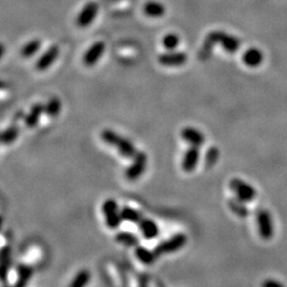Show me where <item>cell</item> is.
Instances as JSON below:
<instances>
[{
  "label": "cell",
  "mask_w": 287,
  "mask_h": 287,
  "mask_svg": "<svg viewBox=\"0 0 287 287\" xmlns=\"http://www.w3.org/2000/svg\"><path fill=\"white\" fill-rule=\"evenodd\" d=\"M101 138L102 141L110 145L116 147L118 152L124 158L128 159H133L136 155V148L134 144H133L131 141H129L128 138L123 137L120 134H117L116 132L112 131L110 129H106L101 132Z\"/></svg>",
  "instance_id": "6da1fadb"
},
{
  "label": "cell",
  "mask_w": 287,
  "mask_h": 287,
  "mask_svg": "<svg viewBox=\"0 0 287 287\" xmlns=\"http://www.w3.org/2000/svg\"><path fill=\"white\" fill-rule=\"evenodd\" d=\"M187 242V237L183 233L173 235L170 239L161 242L155 249L158 256L163 254H169L177 252L181 248H183Z\"/></svg>",
  "instance_id": "7a4b0ae2"
},
{
  "label": "cell",
  "mask_w": 287,
  "mask_h": 287,
  "mask_svg": "<svg viewBox=\"0 0 287 287\" xmlns=\"http://www.w3.org/2000/svg\"><path fill=\"white\" fill-rule=\"evenodd\" d=\"M102 212L106 218L107 226L110 229H116L120 227L122 222L121 211L118 209V205L114 199H108L103 202Z\"/></svg>",
  "instance_id": "3957f363"
},
{
  "label": "cell",
  "mask_w": 287,
  "mask_h": 287,
  "mask_svg": "<svg viewBox=\"0 0 287 287\" xmlns=\"http://www.w3.org/2000/svg\"><path fill=\"white\" fill-rule=\"evenodd\" d=\"M230 187L232 190L237 198L241 199L244 202L252 201L256 197V191L255 188L248 184L247 182H245L241 179H232L230 181Z\"/></svg>",
  "instance_id": "277c9868"
},
{
  "label": "cell",
  "mask_w": 287,
  "mask_h": 287,
  "mask_svg": "<svg viewBox=\"0 0 287 287\" xmlns=\"http://www.w3.org/2000/svg\"><path fill=\"white\" fill-rule=\"evenodd\" d=\"M256 223L258 233L263 240H270L274 236V223L271 215L266 209H258L256 212Z\"/></svg>",
  "instance_id": "5b68a950"
},
{
  "label": "cell",
  "mask_w": 287,
  "mask_h": 287,
  "mask_svg": "<svg viewBox=\"0 0 287 287\" xmlns=\"http://www.w3.org/2000/svg\"><path fill=\"white\" fill-rule=\"evenodd\" d=\"M147 155L143 151L136 152V155L133 157V162L125 170V177L130 181H135L143 176L147 166Z\"/></svg>",
  "instance_id": "8992f818"
},
{
  "label": "cell",
  "mask_w": 287,
  "mask_h": 287,
  "mask_svg": "<svg viewBox=\"0 0 287 287\" xmlns=\"http://www.w3.org/2000/svg\"><path fill=\"white\" fill-rule=\"evenodd\" d=\"M212 39L215 41V43H220L222 48L229 53H234L239 50L241 47V41L236 37L231 36L222 31H212L208 33Z\"/></svg>",
  "instance_id": "52a82bcc"
},
{
  "label": "cell",
  "mask_w": 287,
  "mask_h": 287,
  "mask_svg": "<svg viewBox=\"0 0 287 287\" xmlns=\"http://www.w3.org/2000/svg\"><path fill=\"white\" fill-rule=\"evenodd\" d=\"M98 11H99V6L94 1L88 2L85 6L81 10L78 17H77V26L80 28H86L89 25H92L94 19L96 18Z\"/></svg>",
  "instance_id": "ba28073f"
},
{
  "label": "cell",
  "mask_w": 287,
  "mask_h": 287,
  "mask_svg": "<svg viewBox=\"0 0 287 287\" xmlns=\"http://www.w3.org/2000/svg\"><path fill=\"white\" fill-rule=\"evenodd\" d=\"M60 55V48L57 45L51 46L41 55L36 63V69L39 72H44L51 67L53 63L58 60Z\"/></svg>",
  "instance_id": "9c48e42d"
},
{
  "label": "cell",
  "mask_w": 287,
  "mask_h": 287,
  "mask_svg": "<svg viewBox=\"0 0 287 287\" xmlns=\"http://www.w3.org/2000/svg\"><path fill=\"white\" fill-rule=\"evenodd\" d=\"M187 61V54L185 52H174L170 51L167 53H162L159 57L160 64L163 66L178 67L184 65Z\"/></svg>",
  "instance_id": "30bf717a"
},
{
  "label": "cell",
  "mask_w": 287,
  "mask_h": 287,
  "mask_svg": "<svg viewBox=\"0 0 287 287\" xmlns=\"http://www.w3.org/2000/svg\"><path fill=\"white\" fill-rule=\"evenodd\" d=\"M106 50V44L103 41H97L88 48V50L85 52L83 57V62L86 66H94L96 63L99 61L102 57V54Z\"/></svg>",
  "instance_id": "8fae6325"
},
{
  "label": "cell",
  "mask_w": 287,
  "mask_h": 287,
  "mask_svg": "<svg viewBox=\"0 0 287 287\" xmlns=\"http://www.w3.org/2000/svg\"><path fill=\"white\" fill-rule=\"evenodd\" d=\"M199 149L198 147L191 146L185 152V155L182 160V169L185 172H192L195 170L196 166L198 164L199 161Z\"/></svg>",
  "instance_id": "7c38bea8"
},
{
  "label": "cell",
  "mask_w": 287,
  "mask_h": 287,
  "mask_svg": "<svg viewBox=\"0 0 287 287\" xmlns=\"http://www.w3.org/2000/svg\"><path fill=\"white\" fill-rule=\"evenodd\" d=\"M181 136L187 144H190L191 146H194V147H198V148L204 145L205 142V135L202 134L199 130L191 128V127H187L182 130Z\"/></svg>",
  "instance_id": "4fadbf2b"
},
{
  "label": "cell",
  "mask_w": 287,
  "mask_h": 287,
  "mask_svg": "<svg viewBox=\"0 0 287 287\" xmlns=\"http://www.w3.org/2000/svg\"><path fill=\"white\" fill-rule=\"evenodd\" d=\"M44 112H45V106L43 103L33 104L32 108L30 109V112L25 117L26 127L29 129L36 128L39 123L41 116L43 115Z\"/></svg>",
  "instance_id": "5bb4252c"
},
{
  "label": "cell",
  "mask_w": 287,
  "mask_h": 287,
  "mask_svg": "<svg viewBox=\"0 0 287 287\" xmlns=\"http://www.w3.org/2000/svg\"><path fill=\"white\" fill-rule=\"evenodd\" d=\"M264 61V54L262 50L257 48H250L243 54V62L249 67L260 66Z\"/></svg>",
  "instance_id": "9a60e30c"
},
{
  "label": "cell",
  "mask_w": 287,
  "mask_h": 287,
  "mask_svg": "<svg viewBox=\"0 0 287 287\" xmlns=\"http://www.w3.org/2000/svg\"><path fill=\"white\" fill-rule=\"evenodd\" d=\"M11 266V248L3 247L0 250V280L6 282Z\"/></svg>",
  "instance_id": "2e32d148"
},
{
  "label": "cell",
  "mask_w": 287,
  "mask_h": 287,
  "mask_svg": "<svg viewBox=\"0 0 287 287\" xmlns=\"http://www.w3.org/2000/svg\"><path fill=\"white\" fill-rule=\"evenodd\" d=\"M138 225H139V229H141L145 239L152 240L158 236L159 227L153 220L143 218L141 221L138 222Z\"/></svg>",
  "instance_id": "e0dca14e"
},
{
  "label": "cell",
  "mask_w": 287,
  "mask_h": 287,
  "mask_svg": "<svg viewBox=\"0 0 287 287\" xmlns=\"http://www.w3.org/2000/svg\"><path fill=\"white\" fill-rule=\"evenodd\" d=\"M228 205L230 207L231 211H232L235 215H237L241 218H246L249 215V209L245 205V202L242 201L239 198H231L228 201Z\"/></svg>",
  "instance_id": "ac0fdd59"
},
{
  "label": "cell",
  "mask_w": 287,
  "mask_h": 287,
  "mask_svg": "<svg viewBox=\"0 0 287 287\" xmlns=\"http://www.w3.org/2000/svg\"><path fill=\"white\" fill-rule=\"evenodd\" d=\"M33 274V268L29 265H20L18 267L17 281L14 287H26Z\"/></svg>",
  "instance_id": "d6986e66"
},
{
  "label": "cell",
  "mask_w": 287,
  "mask_h": 287,
  "mask_svg": "<svg viewBox=\"0 0 287 287\" xmlns=\"http://www.w3.org/2000/svg\"><path fill=\"white\" fill-rule=\"evenodd\" d=\"M144 12L147 16L152 18L162 17L165 14V6L157 1H149L145 4Z\"/></svg>",
  "instance_id": "ffe728a7"
},
{
  "label": "cell",
  "mask_w": 287,
  "mask_h": 287,
  "mask_svg": "<svg viewBox=\"0 0 287 287\" xmlns=\"http://www.w3.org/2000/svg\"><path fill=\"white\" fill-rule=\"evenodd\" d=\"M92 279V274L87 269H81L77 272V275L69 283L68 287H86L88 282Z\"/></svg>",
  "instance_id": "44dd1931"
},
{
  "label": "cell",
  "mask_w": 287,
  "mask_h": 287,
  "mask_svg": "<svg viewBox=\"0 0 287 287\" xmlns=\"http://www.w3.org/2000/svg\"><path fill=\"white\" fill-rule=\"evenodd\" d=\"M19 135V128L17 125H11L8 129L0 133V143L3 145H11L16 141Z\"/></svg>",
  "instance_id": "7402d4cb"
},
{
  "label": "cell",
  "mask_w": 287,
  "mask_h": 287,
  "mask_svg": "<svg viewBox=\"0 0 287 287\" xmlns=\"http://www.w3.org/2000/svg\"><path fill=\"white\" fill-rule=\"evenodd\" d=\"M135 254H136L138 260L146 265L153 264L157 261V258L159 257L155 251L148 250L145 247H138L135 251Z\"/></svg>",
  "instance_id": "603a6c76"
},
{
  "label": "cell",
  "mask_w": 287,
  "mask_h": 287,
  "mask_svg": "<svg viewBox=\"0 0 287 287\" xmlns=\"http://www.w3.org/2000/svg\"><path fill=\"white\" fill-rule=\"evenodd\" d=\"M41 47V41L39 39H34L28 41L27 44L24 45V47L20 50V54L23 55L24 58L29 59L32 58L34 54H36Z\"/></svg>",
  "instance_id": "cb8c5ba5"
},
{
  "label": "cell",
  "mask_w": 287,
  "mask_h": 287,
  "mask_svg": "<svg viewBox=\"0 0 287 287\" xmlns=\"http://www.w3.org/2000/svg\"><path fill=\"white\" fill-rule=\"evenodd\" d=\"M62 110V102L58 97H52L45 106V113L49 117H57Z\"/></svg>",
  "instance_id": "d4e9b609"
},
{
  "label": "cell",
  "mask_w": 287,
  "mask_h": 287,
  "mask_svg": "<svg viewBox=\"0 0 287 287\" xmlns=\"http://www.w3.org/2000/svg\"><path fill=\"white\" fill-rule=\"evenodd\" d=\"M115 241L128 247H134L138 245L137 236L130 232H118L115 235Z\"/></svg>",
  "instance_id": "484cf974"
},
{
  "label": "cell",
  "mask_w": 287,
  "mask_h": 287,
  "mask_svg": "<svg viewBox=\"0 0 287 287\" xmlns=\"http://www.w3.org/2000/svg\"><path fill=\"white\" fill-rule=\"evenodd\" d=\"M121 216H122L123 220L129 221V222H134V223H138L143 219L141 213L137 212L136 209L131 208L129 206H124L122 208Z\"/></svg>",
  "instance_id": "4316f807"
},
{
  "label": "cell",
  "mask_w": 287,
  "mask_h": 287,
  "mask_svg": "<svg viewBox=\"0 0 287 287\" xmlns=\"http://www.w3.org/2000/svg\"><path fill=\"white\" fill-rule=\"evenodd\" d=\"M215 44H216L215 41L212 39V37L209 36V34H207V37L204 43V46H202V48L200 49V51L198 53V58L202 61H205L206 59H208L209 55H211L212 53Z\"/></svg>",
  "instance_id": "83f0119b"
},
{
  "label": "cell",
  "mask_w": 287,
  "mask_h": 287,
  "mask_svg": "<svg viewBox=\"0 0 287 287\" xmlns=\"http://www.w3.org/2000/svg\"><path fill=\"white\" fill-rule=\"evenodd\" d=\"M162 43H163L164 48L167 49V50L173 51L174 49H177V47L180 44V38L176 33H169L164 37Z\"/></svg>",
  "instance_id": "f1b7e54d"
},
{
  "label": "cell",
  "mask_w": 287,
  "mask_h": 287,
  "mask_svg": "<svg viewBox=\"0 0 287 287\" xmlns=\"http://www.w3.org/2000/svg\"><path fill=\"white\" fill-rule=\"evenodd\" d=\"M219 158V150L216 147H212L207 150L205 153V163L206 167H212L217 161H218Z\"/></svg>",
  "instance_id": "f546056e"
},
{
  "label": "cell",
  "mask_w": 287,
  "mask_h": 287,
  "mask_svg": "<svg viewBox=\"0 0 287 287\" xmlns=\"http://www.w3.org/2000/svg\"><path fill=\"white\" fill-rule=\"evenodd\" d=\"M262 287H284V285L281 282L277 281V280L267 279L263 282Z\"/></svg>",
  "instance_id": "4dcf8cb0"
},
{
  "label": "cell",
  "mask_w": 287,
  "mask_h": 287,
  "mask_svg": "<svg viewBox=\"0 0 287 287\" xmlns=\"http://www.w3.org/2000/svg\"><path fill=\"white\" fill-rule=\"evenodd\" d=\"M4 54H5V46L0 43V60L3 58Z\"/></svg>",
  "instance_id": "1f68e13d"
},
{
  "label": "cell",
  "mask_w": 287,
  "mask_h": 287,
  "mask_svg": "<svg viewBox=\"0 0 287 287\" xmlns=\"http://www.w3.org/2000/svg\"><path fill=\"white\" fill-rule=\"evenodd\" d=\"M4 88H6L5 83H4L3 81L0 80V90H2V89H4Z\"/></svg>",
  "instance_id": "d6a6232c"
},
{
  "label": "cell",
  "mask_w": 287,
  "mask_h": 287,
  "mask_svg": "<svg viewBox=\"0 0 287 287\" xmlns=\"http://www.w3.org/2000/svg\"><path fill=\"white\" fill-rule=\"evenodd\" d=\"M1 225H2V220L0 218V229H1Z\"/></svg>",
  "instance_id": "836d02e7"
}]
</instances>
